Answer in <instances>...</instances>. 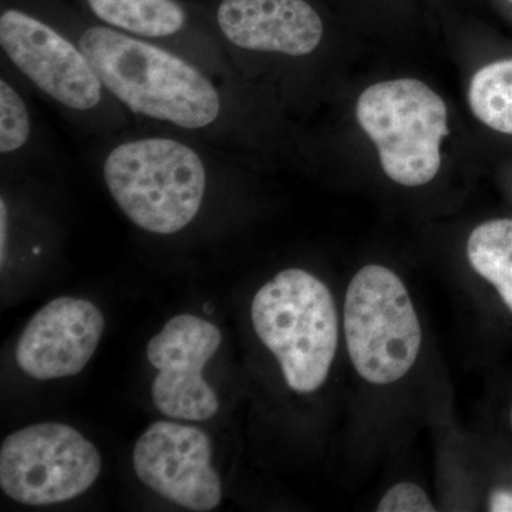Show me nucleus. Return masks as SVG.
Listing matches in <instances>:
<instances>
[{"mask_svg":"<svg viewBox=\"0 0 512 512\" xmlns=\"http://www.w3.org/2000/svg\"><path fill=\"white\" fill-rule=\"evenodd\" d=\"M80 49L101 84L134 113L191 130L220 116L210 80L167 50L109 28L86 30Z\"/></svg>","mask_w":512,"mask_h":512,"instance_id":"obj_1","label":"nucleus"},{"mask_svg":"<svg viewBox=\"0 0 512 512\" xmlns=\"http://www.w3.org/2000/svg\"><path fill=\"white\" fill-rule=\"evenodd\" d=\"M251 316L256 335L278 360L293 392L320 389L339 340L338 312L328 286L303 269H285L256 292Z\"/></svg>","mask_w":512,"mask_h":512,"instance_id":"obj_2","label":"nucleus"},{"mask_svg":"<svg viewBox=\"0 0 512 512\" xmlns=\"http://www.w3.org/2000/svg\"><path fill=\"white\" fill-rule=\"evenodd\" d=\"M104 181L120 210L153 234L181 231L200 211L207 173L192 148L171 138H143L114 148Z\"/></svg>","mask_w":512,"mask_h":512,"instance_id":"obj_3","label":"nucleus"},{"mask_svg":"<svg viewBox=\"0 0 512 512\" xmlns=\"http://www.w3.org/2000/svg\"><path fill=\"white\" fill-rule=\"evenodd\" d=\"M356 117L394 183L420 187L439 174L447 106L426 83L399 79L373 84L360 94Z\"/></svg>","mask_w":512,"mask_h":512,"instance_id":"obj_4","label":"nucleus"},{"mask_svg":"<svg viewBox=\"0 0 512 512\" xmlns=\"http://www.w3.org/2000/svg\"><path fill=\"white\" fill-rule=\"evenodd\" d=\"M346 345L357 375L372 384L397 382L421 348V326L409 291L392 269L363 266L345 298Z\"/></svg>","mask_w":512,"mask_h":512,"instance_id":"obj_5","label":"nucleus"},{"mask_svg":"<svg viewBox=\"0 0 512 512\" xmlns=\"http://www.w3.org/2000/svg\"><path fill=\"white\" fill-rule=\"evenodd\" d=\"M92 441L60 423L15 431L0 448V487L16 503L50 505L86 493L100 476Z\"/></svg>","mask_w":512,"mask_h":512,"instance_id":"obj_6","label":"nucleus"},{"mask_svg":"<svg viewBox=\"0 0 512 512\" xmlns=\"http://www.w3.org/2000/svg\"><path fill=\"white\" fill-rule=\"evenodd\" d=\"M221 330L183 313L165 323L147 345V359L158 373L151 386L154 406L171 419L205 421L220 409V400L202 372L220 349Z\"/></svg>","mask_w":512,"mask_h":512,"instance_id":"obj_7","label":"nucleus"},{"mask_svg":"<svg viewBox=\"0 0 512 512\" xmlns=\"http://www.w3.org/2000/svg\"><path fill=\"white\" fill-rule=\"evenodd\" d=\"M133 467L153 493L190 511L215 510L222 500L210 437L195 426L157 421L137 440Z\"/></svg>","mask_w":512,"mask_h":512,"instance_id":"obj_8","label":"nucleus"},{"mask_svg":"<svg viewBox=\"0 0 512 512\" xmlns=\"http://www.w3.org/2000/svg\"><path fill=\"white\" fill-rule=\"evenodd\" d=\"M0 43L20 72L63 106L90 110L100 103L103 84L82 49L46 23L6 10L0 18Z\"/></svg>","mask_w":512,"mask_h":512,"instance_id":"obj_9","label":"nucleus"},{"mask_svg":"<svg viewBox=\"0 0 512 512\" xmlns=\"http://www.w3.org/2000/svg\"><path fill=\"white\" fill-rule=\"evenodd\" d=\"M103 313L84 299L57 298L29 320L16 345V363L37 380L79 375L103 336Z\"/></svg>","mask_w":512,"mask_h":512,"instance_id":"obj_10","label":"nucleus"},{"mask_svg":"<svg viewBox=\"0 0 512 512\" xmlns=\"http://www.w3.org/2000/svg\"><path fill=\"white\" fill-rule=\"evenodd\" d=\"M218 25L229 42L254 52L306 56L323 36V22L306 0H222Z\"/></svg>","mask_w":512,"mask_h":512,"instance_id":"obj_11","label":"nucleus"},{"mask_svg":"<svg viewBox=\"0 0 512 512\" xmlns=\"http://www.w3.org/2000/svg\"><path fill=\"white\" fill-rule=\"evenodd\" d=\"M94 15L114 28L144 37L180 32L185 13L175 0H87Z\"/></svg>","mask_w":512,"mask_h":512,"instance_id":"obj_12","label":"nucleus"},{"mask_svg":"<svg viewBox=\"0 0 512 512\" xmlns=\"http://www.w3.org/2000/svg\"><path fill=\"white\" fill-rule=\"evenodd\" d=\"M467 258L512 313V220L500 218L474 228L467 241Z\"/></svg>","mask_w":512,"mask_h":512,"instance_id":"obj_13","label":"nucleus"},{"mask_svg":"<svg viewBox=\"0 0 512 512\" xmlns=\"http://www.w3.org/2000/svg\"><path fill=\"white\" fill-rule=\"evenodd\" d=\"M468 103L481 123L512 136V59L481 67L471 79Z\"/></svg>","mask_w":512,"mask_h":512,"instance_id":"obj_14","label":"nucleus"},{"mask_svg":"<svg viewBox=\"0 0 512 512\" xmlns=\"http://www.w3.org/2000/svg\"><path fill=\"white\" fill-rule=\"evenodd\" d=\"M30 120L22 97L6 80L0 82V151L10 154L25 146Z\"/></svg>","mask_w":512,"mask_h":512,"instance_id":"obj_15","label":"nucleus"},{"mask_svg":"<svg viewBox=\"0 0 512 512\" xmlns=\"http://www.w3.org/2000/svg\"><path fill=\"white\" fill-rule=\"evenodd\" d=\"M379 512H434L433 503L426 491L414 483H399L386 491L380 503Z\"/></svg>","mask_w":512,"mask_h":512,"instance_id":"obj_16","label":"nucleus"},{"mask_svg":"<svg viewBox=\"0 0 512 512\" xmlns=\"http://www.w3.org/2000/svg\"><path fill=\"white\" fill-rule=\"evenodd\" d=\"M488 511L512 512V488H497L488 498Z\"/></svg>","mask_w":512,"mask_h":512,"instance_id":"obj_17","label":"nucleus"},{"mask_svg":"<svg viewBox=\"0 0 512 512\" xmlns=\"http://www.w3.org/2000/svg\"><path fill=\"white\" fill-rule=\"evenodd\" d=\"M6 237H8V208L5 200L0 201V258L2 264L6 256Z\"/></svg>","mask_w":512,"mask_h":512,"instance_id":"obj_18","label":"nucleus"},{"mask_svg":"<svg viewBox=\"0 0 512 512\" xmlns=\"http://www.w3.org/2000/svg\"><path fill=\"white\" fill-rule=\"evenodd\" d=\"M511 427H512V407H511Z\"/></svg>","mask_w":512,"mask_h":512,"instance_id":"obj_19","label":"nucleus"},{"mask_svg":"<svg viewBox=\"0 0 512 512\" xmlns=\"http://www.w3.org/2000/svg\"><path fill=\"white\" fill-rule=\"evenodd\" d=\"M511 2H512V0H511Z\"/></svg>","mask_w":512,"mask_h":512,"instance_id":"obj_20","label":"nucleus"}]
</instances>
